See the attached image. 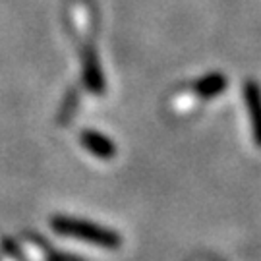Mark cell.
Instances as JSON below:
<instances>
[{"label":"cell","mask_w":261,"mask_h":261,"mask_svg":"<svg viewBox=\"0 0 261 261\" xmlns=\"http://www.w3.org/2000/svg\"><path fill=\"white\" fill-rule=\"evenodd\" d=\"M77 105H80V95H77V89L72 87V89L66 93L64 103H62L60 111H58V124H68V122L72 120Z\"/></svg>","instance_id":"cell-5"},{"label":"cell","mask_w":261,"mask_h":261,"mask_svg":"<svg viewBox=\"0 0 261 261\" xmlns=\"http://www.w3.org/2000/svg\"><path fill=\"white\" fill-rule=\"evenodd\" d=\"M224 84H226V82H224L223 75L213 74V75H209V77H203L201 82H197L196 91L201 93L203 97H211V95L221 93L224 89Z\"/></svg>","instance_id":"cell-6"},{"label":"cell","mask_w":261,"mask_h":261,"mask_svg":"<svg viewBox=\"0 0 261 261\" xmlns=\"http://www.w3.org/2000/svg\"><path fill=\"white\" fill-rule=\"evenodd\" d=\"M80 143L84 145L91 155L99 159H112L116 155V145L107 136L95 130H84L80 134Z\"/></svg>","instance_id":"cell-3"},{"label":"cell","mask_w":261,"mask_h":261,"mask_svg":"<svg viewBox=\"0 0 261 261\" xmlns=\"http://www.w3.org/2000/svg\"><path fill=\"white\" fill-rule=\"evenodd\" d=\"M246 105H248L250 118H252L255 141L261 145V91L257 84H253V82H248L246 85Z\"/></svg>","instance_id":"cell-4"},{"label":"cell","mask_w":261,"mask_h":261,"mask_svg":"<svg viewBox=\"0 0 261 261\" xmlns=\"http://www.w3.org/2000/svg\"><path fill=\"white\" fill-rule=\"evenodd\" d=\"M82 77L85 82V87L95 95L105 93V75L101 70L99 56L91 45L82 48Z\"/></svg>","instance_id":"cell-2"},{"label":"cell","mask_w":261,"mask_h":261,"mask_svg":"<svg viewBox=\"0 0 261 261\" xmlns=\"http://www.w3.org/2000/svg\"><path fill=\"white\" fill-rule=\"evenodd\" d=\"M50 226L53 230L64 236H72L77 240H84L93 246H101V248H120V236L116 232H112L109 228H103L99 224L84 221V219H74V217H64V215H56L50 219Z\"/></svg>","instance_id":"cell-1"}]
</instances>
